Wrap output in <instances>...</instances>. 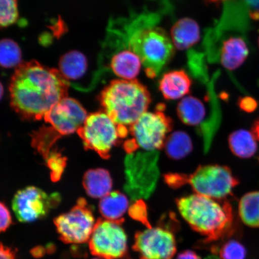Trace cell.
Segmentation results:
<instances>
[{
	"mask_svg": "<svg viewBox=\"0 0 259 259\" xmlns=\"http://www.w3.org/2000/svg\"><path fill=\"white\" fill-rule=\"evenodd\" d=\"M69 87L59 70L35 61L22 63L10 84L11 106L25 119L40 120L67 97Z\"/></svg>",
	"mask_w": 259,
	"mask_h": 259,
	"instance_id": "obj_1",
	"label": "cell"
},
{
	"mask_svg": "<svg viewBox=\"0 0 259 259\" xmlns=\"http://www.w3.org/2000/svg\"><path fill=\"white\" fill-rule=\"evenodd\" d=\"M176 202L181 216L194 231L205 236V242L232 234L234 218L228 202L194 194Z\"/></svg>",
	"mask_w": 259,
	"mask_h": 259,
	"instance_id": "obj_2",
	"label": "cell"
},
{
	"mask_svg": "<svg viewBox=\"0 0 259 259\" xmlns=\"http://www.w3.org/2000/svg\"><path fill=\"white\" fill-rule=\"evenodd\" d=\"M100 101L105 113L117 125L130 127L151 102L150 92L137 80H113L102 91Z\"/></svg>",
	"mask_w": 259,
	"mask_h": 259,
	"instance_id": "obj_3",
	"label": "cell"
},
{
	"mask_svg": "<svg viewBox=\"0 0 259 259\" xmlns=\"http://www.w3.org/2000/svg\"><path fill=\"white\" fill-rule=\"evenodd\" d=\"M130 50L140 57L149 78H154L169 63L176 51L170 36L164 29L133 24L127 32Z\"/></svg>",
	"mask_w": 259,
	"mask_h": 259,
	"instance_id": "obj_4",
	"label": "cell"
},
{
	"mask_svg": "<svg viewBox=\"0 0 259 259\" xmlns=\"http://www.w3.org/2000/svg\"><path fill=\"white\" fill-rule=\"evenodd\" d=\"M164 179L171 187L178 188L189 184L196 194L218 200H224L231 195L239 184L229 167L218 164L200 166L190 176L167 174Z\"/></svg>",
	"mask_w": 259,
	"mask_h": 259,
	"instance_id": "obj_5",
	"label": "cell"
},
{
	"mask_svg": "<svg viewBox=\"0 0 259 259\" xmlns=\"http://www.w3.org/2000/svg\"><path fill=\"white\" fill-rule=\"evenodd\" d=\"M86 150H92L105 159L119 137L118 125L104 112L92 113L77 131Z\"/></svg>",
	"mask_w": 259,
	"mask_h": 259,
	"instance_id": "obj_6",
	"label": "cell"
},
{
	"mask_svg": "<svg viewBox=\"0 0 259 259\" xmlns=\"http://www.w3.org/2000/svg\"><path fill=\"white\" fill-rule=\"evenodd\" d=\"M60 239L65 244H83L90 240L96 224L93 210L86 200L79 198L69 212L54 219Z\"/></svg>",
	"mask_w": 259,
	"mask_h": 259,
	"instance_id": "obj_7",
	"label": "cell"
},
{
	"mask_svg": "<svg viewBox=\"0 0 259 259\" xmlns=\"http://www.w3.org/2000/svg\"><path fill=\"white\" fill-rule=\"evenodd\" d=\"M122 223L99 219L89 240L91 252L102 259H118L127 254V236Z\"/></svg>",
	"mask_w": 259,
	"mask_h": 259,
	"instance_id": "obj_8",
	"label": "cell"
},
{
	"mask_svg": "<svg viewBox=\"0 0 259 259\" xmlns=\"http://www.w3.org/2000/svg\"><path fill=\"white\" fill-rule=\"evenodd\" d=\"M172 128V121L163 110L145 112L134 124L130 131L137 148L149 151L160 150L164 146L166 135Z\"/></svg>",
	"mask_w": 259,
	"mask_h": 259,
	"instance_id": "obj_9",
	"label": "cell"
},
{
	"mask_svg": "<svg viewBox=\"0 0 259 259\" xmlns=\"http://www.w3.org/2000/svg\"><path fill=\"white\" fill-rule=\"evenodd\" d=\"M61 201L59 194L48 195L35 187H28L16 193L12 201V209L19 221L30 223L44 218Z\"/></svg>",
	"mask_w": 259,
	"mask_h": 259,
	"instance_id": "obj_10",
	"label": "cell"
},
{
	"mask_svg": "<svg viewBox=\"0 0 259 259\" xmlns=\"http://www.w3.org/2000/svg\"><path fill=\"white\" fill-rule=\"evenodd\" d=\"M133 249L141 259H172L177 252V242L168 230L147 228L135 234Z\"/></svg>",
	"mask_w": 259,
	"mask_h": 259,
	"instance_id": "obj_11",
	"label": "cell"
},
{
	"mask_svg": "<svg viewBox=\"0 0 259 259\" xmlns=\"http://www.w3.org/2000/svg\"><path fill=\"white\" fill-rule=\"evenodd\" d=\"M87 114L80 103L72 98H64L46 115L45 121L62 136L77 132L83 125Z\"/></svg>",
	"mask_w": 259,
	"mask_h": 259,
	"instance_id": "obj_12",
	"label": "cell"
},
{
	"mask_svg": "<svg viewBox=\"0 0 259 259\" xmlns=\"http://www.w3.org/2000/svg\"><path fill=\"white\" fill-rule=\"evenodd\" d=\"M149 154H130L126 157L124 189L133 199L146 197L150 193L147 183L149 165L151 164H149Z\"/></svg>",
	"mask_w": 259,
	"mask_h": 259,
	"instance_id": "obj_13",
	"label": "cell"
},
{
	"mask_svg": "<svg viewBox=\"0 0 259 259\" xmlns=\"http://www.w3.org/2000/svg\"><path fill=\"white\" fill-rule=\"evenodd\" d=\"M60 72L65 80L77 90H90L86 83L92 76V70L87 57L79 51H73L63 55L59 61Z\"/></svg>",
	"mask_w": 259,
	"mask_h": 259,
	"instance_id": "obj_14",
	"label": "cell"
},
{
	"mask_svg": "<svg viewBox=\"0 0 259 259\" xmlns=\"http://www.w3.org/2000/svg\"><path fill=\"white\" fill-rule=\"evenodd\" d=\"M192 85V80L185 70H176L163 74L158 89L165 99L174 100L187 95Z\"/></svg>",
	"mask_w": 259,
	"mask_h": 259,
	"instance_id": "obj_15",
	"label": "cell"
},
{
	"mask_svg": "<svg viewBox=\"0 0 259 259\" xmlns=\"http://www.w3.org/2000/svg\"><path fill=\"white\" fill-rule=\"evenodd\" d=\"M142 65L140 57L129 48L115 51L109 60L112 72L123 80H136L140 73Z\"/></svg>",
	"mask_w": 259,
	"mask_h": 259,
	"instance_id": "obj_16",
	"label": "cell"
},
{
	"mask_svg": "<svg viewBox=\"0 0 259 259\" xmlns=\"http://www.w3.org/2000/svg\"><path fill=\"white\" fill-rule=\"evenodd\" d=\"M248 56L247 44L242 38L232 36L223 41L220 50V62L227 70L238 69Z\"/></svg>",
	"mask_w": 259,
	"mask_h": 259,
	"instance_id": "obj_17",
	"label": "cell"
},
{
	"mask_svg": "<svg viewBox=\"0 0 259 259\" xmlns=\"http://www.w3.org/2000/svg\"><path fill=\"white\" fill-rule=\"evenodd\" d=\"M170 38L175 48L180 51L187 50L199 41V25L192 18H181L171 27Z\"/></svg>",
	"mask_w": 259,
	"mask_h": 259,
	"instance_id": "obj_18",
	"label": "cell"
},
{
	"mask_svg": "<svg viewBox=\"0 0 259 259\" xmlns=\"http://www.w3.org/2000/svg\"><path fill=\"white\" fill-rule=\"evenodd\" d=\"M83 186L90 197L103 198L111 192L112 181L108 171L103 169H91L83 177Z\"/></svg>",
	"mask_w": 259,
	"mask_h": 259,
	"instance_id": "obj_19",
	"label": "cell"
},
{
	"mask_svg": "<svg viewBox=\"0 0 259 259\" xmlns=\"http://www.w3.org/2000/svg\"><path fill=\"white\" fill-rule=\"evenodd\" d=\"M128 208V200L124 194L118 192L110 193L100 200L99 209L106 220L122 223V218Z\"/></svg>",
	"mask_w": 259,
	"mask_h": 259,
	"instance_id": "obj_20",
	"label": "cell"
},
{
	"mask_svg": "<svg viewBox=\"0 0 259 259\" xmlns=\"http://www.w3.org/2000/svg\"><path fill=\"white\" fill-rule=\"evenodd\" d=\"M177 112L181 120L189 125L201 124L206 116V109L203 103L193 96L184 97L178 103Z\"/></svg>",
	"mask_w": 259,
	"mask_h": 259,
	"instance_id": "obj_21",
	"label": "cell"
},
{
	"mask_svg": "<svg viewBox=\"0 0 259 259\" xmlns=\"http://www.w3.org/2000/svg\"><path fill=\"white\" fill-rule=\"evenodd\" d=\"M230 148L236 156L241 158H250L256 153V139L252 133L245 130H238L230 135Z\"/></svg>",
	"mask_w": 259,
	"mask_h": 259,
	"instance_id": "obj_22",
	"label": "cell"
},
{
	"mask_svg": "<svg viewBox=\"0 0 259 259\" xmlns=\"http://www.w3.org/2000/svg\"><path fill=\"white\" fill-rule=\"evenodd\" d=\"M238 212L245 225L259 228V192L245 194L239 201Z\"/></svg>",
	"mask_w": 259,
	"mask_h": 259,
	"instance_id": "obj_23",
	"label": "cell"
},
{
	"mask_svg": "<svg viewBox=\"0 0 259 259\" xmlns=\"http://www.w3.org/2000/svg\"><path fill=\"white\" fill-rule=\"evenodd\" d=\"M164 147L168 156L179 160L186 157L192 151V141L185 132H176L167 137Z\"/></svg>",
	"mask_w": 259,
	"mask_h": 259,
	"instance_id": "obj_24",
	"label": "cell"
},
{
	"mask_svg": "<svg viewBox=\"0 0 259 259\" xmlns=\"http://www.w3.org/2000/svg\"><path fill=\"white\" fill-rule=\"evenodd\" d=\"M31 137L32 146L46 160L53 151L54 145L62 135L53 127H43L38 131L34 132Z\"/></svg>",
	"mask_w": 259,
	"mask_h": 259,
	"instance_id": "obj_25",
	"label": "cell"
},
{
	"mask_svg": "<svg viewBox=\"0 0 259 259\" xmlns=\"http://www.w3.org/2000/svg\"><path fill=\"white\" fill-rule=\"evenodd\" d=\"M22 54L20 48L15 41L9 38H4L0 47V63L3 67H18L20 66Z\"/></svg>",
	"mask_w": 259,
	"mask_h": 259,
	"instance_id": "obj_26",
	"label": "cell"
},
{
	"mask_svg": "<svg viewBox=\"0 0 259 259\" xmlns=\"http://www.w3.org/2000/svg\"><path fill=\"white\" fill-rule=\"evenodd\" d=\"M19 13L18 0H1L0 24L2 27H7L18 21Z\"/></svg>",
	"mask_w": 259,
	"mask_h": 259,
	"instance_id": "obj_27",
	"label": "cell"
},
{
	"mask_svg": "<svg viewBox=\"0 0 259 259\" xmlns=\"http://www.w3.org/2000/svg\"><path fill=\"white\" fill-rule=\"evenodd\" d=\"M221 259H245L247 250L241 242L236 240L227 241L218 249Z\"/></svg>",
	"mask_w": 259,
	"mask_h": 259,
	"instance_id": "obj_28",
	"label": "cell"
},
{
	"mask_svg": "<svg viewBox=\"0 0 259 259\" xmlns=\"http://www.w3.org/2000/svg\"><path fill=\"white\" fill-rule=\"evenodd\" d=\"M67 158L63 157L56 149L51 152L46 160L48 166L51 170L52 180L56 182L60 179L66 166Z\"/></svg>",
	"mask_w": 259,
	"mask_h": 259,
	"instance_id": "obj_29",
	"label": "cell"
},
{
	"mask_svg": "<svg viewBox=\"0 0 259 259\" xmlns=\"http://www.w3.org/2000/svg\"><path fill=\"white\" fill-rule=\"evenodd\" d=\"M128 213L130 216L136 221L142 223L147 228H152L148 218L147 206L142 200H139L130 207Z\"/></svg>",
	"mask_w": 259,
	"mask_h": 259,
	"instance_id": "obj_30",
	"label": "cell"
},
{
	"mask_svg": "<svg viewBox=\"0 0 259 259\" xmlns=\"http://www.w3.org/2000/svg\"><path fill=\"white\" fill-rule=\"evenodd\" d=\"M0 214H1V223L0 230L1 232H5L12 224V218L9 210L5 203H1L0 205Z\"/></svg>",
	"mask_w": 259,
	"mask_h": 259,
	"instance_id": "obj_31",
	"label": "cell"
},
{
	"mask_svg": "<svg viewBox=\"0 0 259 259\" xmlns=\"http://www.w3.org/2000/svg\"><path fill=\"white\" fill-rule=\"evenodd\" d=\"M238 105L243 111L252 112L257 108L258 103L252 97L246 96L239 99Z\"/></svg>",
	"mask_w": 259,
	"mask_h": 259,
	"instance_id": "obj_32",
	"label": "cell"
},
{
	"mask_svg": "<svg viewBox=\"0 0 259 259\" xmlns=\"http://www.w3.org/2000/svg\"><path fill=\"white\" fill-rule=\"evenodd\" d=\"M244 2L250 9V18L254 20H259V0H244Z\"/></svg>",
	"mask_w": 259,
	"mask_h": 259,
	"instance_id": "obj_33",
	"label": "cell"
},
{
	"mask_svg": "<svg viewBox=\"0 0 259 259\" xmlns=\"http://www.w3.org/2000/svg\"><path fill=\"white\" fill-rule=\"evenodd\" d=\"M0 259H16V251L11 248L6 247L2 244Z\"/></svg>",
	"mask_w": 259,
	"mask_h": 259,
	"instance_id": "obj_34",
	"label": "cell"
},
{
	"mask_svg": "<svg viewBox=\"0 0 259 259\" xmlns=\"http://www.w3.org/2000/svg\"><path fill=\"white\" fill-rule=\"evenodd\" d=\"M176 259H202L196 252L192 250H185L181 252Z\"/></svg>",
	"mask_w": 259,
	"mask_h": 259,
	"instance_id": "obj_35",
	"label": "cell"
},
{
	"mask_svg": "<svg viewBox=\"0 0 259 259\" xmlns=\"http://www.w3.org/2000/svg\"><path fill=\"white\" fill-rule=\"evenodd\" d=\"M31 252L34 257L40 258L44 256L45 253V249L41 246H38V247L32 249Z\"/></svg>",
	"mask_w": 259,
	"mask_h": 259,
	"instance_id": "obj_36",
	"label": "cell"
},
{
	"mask_svg": "<svg viewBox=\"0 0 259 259\" xmlns=\"http://www.w3.org/2000/svg\"><path fill=\"white\" fill-rule=\"evenodd\" d=\"M252 133L256 140L259 141V119L255 122L253 127H252Z\"/></svg>",
	"mask_w": 259,
	"mask_h": 259,
	"instance_id": "obj_37",
	"label": "cell"
},
{
	"mask_svg": "<svg viewBox=\"0 0 259 259\" xmlns=\"http://www.w3.org/2000/svg\"><path fill=\"white\" fill-rule=\"evenodd\" d=\"M207 2L216 3L226 1V0H206Z\"/></svg>",
	"mask_w": 259,
	"mask_h": 259,
	"instance_id": "obj_38",
	"label": "cell"
},
{
	"mask_svg": "<svg viewBox=\"0 0 259 259\" xmlns=\"http://www.w3.org/2000/svg\"><path fill=\"white\" fill-rule=\"evenodd\" d=\"M206 259H219L218 256H216V255H210L208 257L206 258Z\"/></svg>",
	"mask_w": 259,
	"mask_h": 259,
	"instance_id": "obj_39",
	"label": "cell"
},
{
	"mask_svg": "<svg viewBox=\"0 0 259 259\" xmlns=\"http://www.w3.org/2000/svg\"><path fill=\"white\" fill-rule=\"evenodd\" d=\"M1 88H2L1 96L2 97L3 96V85H2L1 86Z\"/></svg>",
	"mask_w": 259,
	"mask_h": 259,
	"instance_id": "obj_40",
	"label": "cell"
},
{
	"mask_svg": "<svg viewBox=\"0 0 259 259\" xmlns=\"http://www.w3.org/2000/svg\"><path fill=\"white\" fill-rule=\"evenodd\" d=\"M258 47H259V37H258Z\"/></svg>",
	"mask_w": 259,
	"mask_h": 259,
	"instance_id": "obj_41",
	"label": "cell"
},
{
	"mask_svg": "<svg viewBox=\"0 0 259 259\" xmlns=\"http://www.w3.org/2000/svg\"><path fill=\"white\" fill-rule=\"evenodd\" d=\"M94 259H98V258H94Z\"/></svg>",
	"mask_w": 259,
	"mask_h": 259,
	"instance_id": "obj_42",
	"label": "cell"
}]
</instances>
